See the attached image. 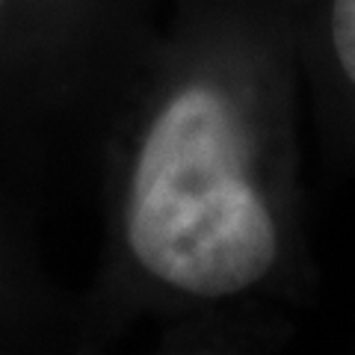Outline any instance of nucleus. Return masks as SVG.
I'll list each match as a JSON object with an SVG mask.
<instances>
[{"instance_id": "7ed1b4c3", "label": "nucleus", "mask_w": 355, "mask_h": 355, "mask_svg": "<svg viewBox=\"0 0 355 355\" xmlns=\"http://www.w3.org/2000/svg\"><path fill=\"white\" fill-rule=\"evenodd\" d=\"M0 3H3V0H0Z\"/></svg>"}, {"instance_id": "f03ea898", "label": "nucleus", "mask_w": 355, "mask_h": 355, "mask_svg": "<svg viewBox=\"0 0 355 355\" xmlns=\"http://www.w3.org/2000/svg\"><path fill=\"white\" fill-rule=\"evenodd\" d=\"M299 44L326 146L355 160V0H299Z\"/></svg>"}, {"instance_id": "f257e3e1", "label": "nucleus", "mask_w": 355, "mask_h": 355, "mask_svg": "<svg viewBox=\"0 0 355 355\" xmlns=\"http://www.w3.org/2000/svg\"><path fill=\"white\" fill-rule=\"evenodd\" d=\"M299 0H272L228 69L166 89L139 130L121 205V237L142 275L198 302L308 305L317 263L299 175Z\"/></svg>"}]
</instances>
